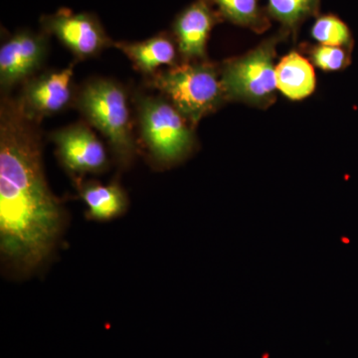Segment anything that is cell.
I'll use <instances>...</instances> for the list:
<instances>
[{
	"label": "cell",
	"instance_id": "cell-1",
	"mask_svg": "<svg viewBox=\"0 0 358 358\" xmlns=\"http://www.w3.org/2000/svg\"><path fill=\"white\" fill-rule=\"evenodd\" d=\"M36 121L17 100L0 110V251L20 273L41 266L64 228V209L45 178Z\"/></svg>",
	"mask_w": 358,
	"mask_h": 358
},
{
	"label": "cell",
	"instance_id": "cell-2",
	"mask_svg": "<svg viewBox=\"0 0 358 358\" xmlns=\"http://www.w3.org/2000/svg\"><path fill=\"white\" fill-rule=\"evenodd\" d=\"M159 90L195 129L206 115L227 102L220 67L207 61L181 63L150 76Z\"/></svg>",
	"mask_w": 358,
	"mask_h": 358
},
{
	"label": "cell",
	"instance_id": "cell-3",
	"mask_svg": "<svg viewBox=\"0 0 358 358\" xmlns=\"http://www.w3.org/2000/svg\"><path fill=\"white\" fill-rule=\"evenodd\" d=\"M289 37L279 33L268 37L255 49L220 66L221 81L227 102H239L266 110L275 102V58L280 42Z\"/></svg>",
	"mask_w": 358,
	"mask_h": 358
},
{
	"label": "cell",
	"instance_id": "cell-4",
	"mask_svg": "<svg viewBox=\"0 0 358 358\" xmlns=\"http://www.w3.org/2000/svg\"><path fill=\"white\" fill-rule=\"evenodd\" d=\"M76 103L87 121L109 141L120 162L129 164L136 155V141L128 96L121 85L113 80H92L78 94Z\"/></svg>",
	"mask_w": 358,
	"mask_h": 358
},
{
	"label": "cell",
	"instance_id": "cell-5",
	"mask_svg": "<svg viewBox=\"0 0 358 358\" xmlns=\"http://www.w3.org/2000/svg\"><path fill=\"white\" fill-rule=\"evenodd\" d=\"M136 110L141 138L162 166H173L194 148V128L164 96H138Z\"/></svg>",
	"mask_w": 358,
	"mask_h": 358
},
{
	"label": "cell",
	"instance_id": "cell-6",
	"mask_svg": "<svg viewBox=\"0 0 358 358\" xmlns=\"http://www.w3.org/2000/svg\"><path fill=\"white\" fill-rule=\"evenodd\" d=\"M40 23L43 31L57 37L79 60L95 57L115 45L101 21L92 13H73L69 9H60L42 16Z\"/></svg>",
	"mask_w": 358,
	"mask_h": 358
},
{
	"label": "cell",
	"instance_id": "cell-7",
	"mask_svg": "<svg viewBox=\"0 0 358 358\" xmlns=\"http://www.w3.org/2000/svg\"><path fill=\"white\" fill-rule=\"evenodd\" d=\"M49 34L20 30L0 48V86L8 91L40 69L48 52Z\"/></svg>",
	"mask_w": 358,
	"mask_h": 358
},
{
	"label": "cell",
	"instance_id": "cell-8",
	"mask_svg": "<svg viewBox=\"0 0 358 358\" xmlns=\"http://www.w3.org/2000/svg\"><path fill=\"white\" fill-rule=\"evenodd\" d=\"M59 159L69 173H99L108 166L107 152L95 134L83 124H73L52 134Z\"/></svg>",
	"mask_w": 358,
	"mask_h": 358
},
{
	"label": "cell",
	"instance_id": "cell-9",
	"mask_svg": "<svg viewBox=\"0 0 358 358\" xmlns=\"http://www.w3.org/2000/svg\"><path fill=\"white\" fill-rule=\"evenodd\" d=\"M211 0H195L173 21L174 40L183 63L206 61L207 41L214 26L223 20Z\"/></svg>",
	"mask_w": 358,
	"mask_h": 358
},
{
	"label": "cell",
	"instance_id": "cell-10",
	"mask_svg": "<svg viewBox=\"0 0 358 358\" xmlns=\"http://www.w3.org/2000/svg\"><path fill=\"white\" fill-rule=\"evenodd\" d=\"M73 71L74 64H71L26 82L17 100L24 114L37 121L66 109L72 100Z\"/></svg>",
	"mask_w": 358,
	"mask_h": 358
},
{
	"label": "cell",
	"instance_id": "cell-11",
	"mask_svg": "<svg viewBox=\"0 0 358 358\" xmlns=\"http://www.w3.org/2000/svg\"><path fill=\"white\" fill-rule=\"evenodd\" d=\"M114 46L120 49L141 72L150 76L155 74L162 66L173 67L178 65V45L166 33H160L145 41L115 42Z\"/></svg>",
	"mask_w": 358,
	"mask_h": 358
},
{
	"label": "cell",
	"instance_id": "cell-12",
	"mask_svg": "<svg viewBox=\"0 0 358 358\" xmlns=\"http://www.w3.org/2000/svg\"><path fill=\"white\" fill-rule=\"evenodd\" d=\"M275 80L281 93L294 101L312 95L317 85L313 65L296 51L289 52L275 66Z\"/></svg>",
	"mask_w": 358,
	"mask_h": 358
},
{
	"label": "cell",
	"instance_id": "cell-13",
	"mask_svg": "<svg viewBox=\"0 0 358 358\" xmlns=\"http://www.w3.org/2000/svg\"><path fill=\"white\" fill-rule=\"evenodd\" d=\"M80 194L88 208L89 217L94 220H112L121 216L128 207L126 193L117 183L87 182L80 187Z\"/></svg>",
	"mask_w": 358,
	"mask_h": 358
},
{
	"label": "cell",
	"instance_id": "cell-14",
	"mask_svg": "<svg viewBox=\"0 0 358 358\" xmlns=\"http://www.w3.org/2000/svg\"><path fill=\"white\" fill-rule=\"evenodd\" d=\"M223 20L233 24L263 33L271 26L267 8L261 6V0H211Z\"/></svg>",
	"mask_w": 358,
	"mask_h": 358
},
{
	"label": "cell",
	"instance_id": "cell-15",
	"mask_svg": "<svg viewBox=\"0 0 358 358\" xmlns=\"http://www.w3.org/2000/svg\"><path fill=\"white\" fill-rule=\"evenodd\" d=\"M320 7V0H268L266 8L282 31L296 35L306 20L319 15Z\"/></svg>",
	"mask_w": 358,
	"mask_h": 358
},
{
	"label": "cell",
	"instance_id": "cell-16",
	"mask_svg": "<svg viewBox=\"0 0 358 358\" xmlns=\"http://www.w3.org/2000/svg\"><path fill=\"white\" fill-rule=\"evenodd\" d=\"M310 34L320 44L352 50L353 40L350 28L333 14L317 16L310 29Z\"/></svg>",
	"mask_w": 358,
	"mask_h": 358
},
{
	"label": "cell",
	"instance_id": "cell-17",
	"mask_svg": "<svg viewBox=\"0 0 358 358\" xmlns=\"http://www.w3.org/2000/svg\"><path fill=\"white\" fill-rule=\"evenodd\" d=\"M307 53L313 65L329 72L345 69L350 63V49L343 47L313 45L307 49Z\"/></svg>",
	"mask_w": 358,
	"mask_h": 358
}]
</instances>
